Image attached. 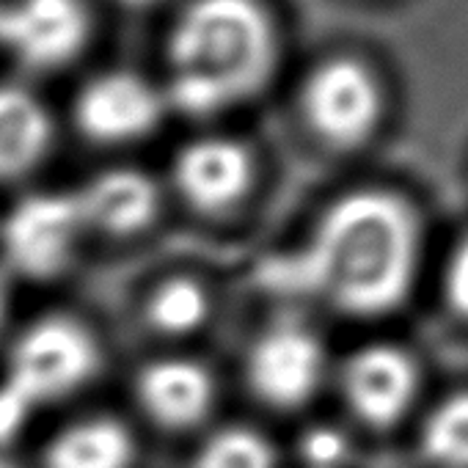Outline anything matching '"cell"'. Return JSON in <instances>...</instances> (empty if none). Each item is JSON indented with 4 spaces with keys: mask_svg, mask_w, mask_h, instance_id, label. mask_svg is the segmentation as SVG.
Here are the masks:
<instances>
[{
    "mask_svg": "<svg viewBox=\"0 0 468 468\" xmlns=\"http://www.w3.org/2000/svg\"><path fill=\"white\" fill-rule=\"evenodd\" d=\"M209 301L198 282L187 276H176L157 287L149 301V320L160 334L182 336L196 331L207 317Z\"/></svg>",
    "mask_w": 468,
    "mask_h": 468,
    "instance_id": "obj_16",
    "label": "cell"
},
{
    "mask_svg": "<svg viewBox=\"0 0 468 468\" xmlns=\"http://www.w3.org/2000/svg\"><path fill=\"white\" fill-rule=\"evenodd\" d=\"M138 399L157 424L171 430L193 427L212 405V378L196 361H154L138 378Z\"/></svg>",
    "mask_w": 468,
    "mask_h": 468,
    "instance_id": "obj_12",
    "label": "cell"
},
{
    "mask_svg": "<svg viewBox=\"0 0 468 468\" xmlns=\"http://www.w3.org/2000/svg\"><path fill=\"white\" fill-rule=\"evenodd\" d=\"M193 468H276V454L257 430L226 427L198 449Z\"/></svg>",
    "mask_w": 468,
    "mask_h": 468,
    "instance_id": "obj_17",
    "label": "cell"
},
{
    "mask_svg": "<svg viewBox=\"0 0 468 468\" xmlns=\"http://www.w3.org/2000/svg\"><path fill=\"white\" fill-rule=\"evenodd\" d=\"M421 262L416 207L388 187H358L336 198L309 240L260 268V282L328 309L369 320L397 312L413 292Z\"/></svg>",
    "mask_w": 468,
    "mask_h": 468,
    "instance_id": "obj_1",
    "label": "cell"
},
{
    "mask_svg": "<svg viewBox=\"0 0 468 468\" xmlns=\"http://www.w3.org/2000/svg\"><path fill=\"white\" fill-rule=\"evenodd\" d=\"M303 454L314 468H331L345 457V441L334 430H312L303 441Z\"/></svg>",
    "mask_w": 468,
    "mask_h": 468,
    "instance_id": "obj_19",
    "label": "cell"
},
{
    "mask_svg": "<svg viewBox=\"0 0 468 468\" xmlns=\"http://www.w3.org/2000/svg\"><path fill=\"white\" fill-rule=\"evenodd\" d=\"M116 4H122L127 9H146V6L157 4V0H116Z\"/></svg>",
    "mask_w": 468,
    "mask_h": 468,
    "instance_id": "obj_21",
    "label": "cell"
},
{
    "mask_svg": "<svg viewBox=\"0 0 468 468\" xmlns=\"http://www.w3.org/2000/svg\"><path fill=\"white\" fill-rule=\"evenodd\" d=\"M254 179L251 152L231 138H201L185 144L174 163V182L196 209L218 212L238 204Z\"/></svg>",
    "mask_w": 468,
    "mask_h": 468,
    "instance_id": "obj_10",
    "label": "cell"
},
{
    "mask_svg": "<svg viewBox=\"0 0 468 468\" xmlns=\"http://www.w3.org/2000/svg\"><path fill=\"white\" fill-rule=\"evenodd\" d=\"M6 309H9V287L0 276V328H4V320H6Z\"/></svg>",
    "mask_w": 468,
    "mask_h": 468,
    "instance_id": "obj_20",
    "label": "cell"
},
{
    "mask_svg": "<svg viewBox=\"0 0 468 468\" xmlns=\"http://www.w3.org/2000/svg\"><path fill=\"white\" fill-rule=\"evenodd\" d=\"M83 226L75 193H37L6 218L0 240L9 265L28 279H53L67 271Z\"/></svg>",
    "mask_w": 468,
    "mask_h": 468,
    "instance_id": "obj_7",
    "label": "cell"
},
{
    "mask_svg": "<svg viewBox=\"0 0 468 468\" xmlns=\"http://www.w3.org/2000/svg\"><path fill=\"white\" fill-rule=\"evenodd\" d=\"M165 105L212 116L265 91L279 67V31L262 0H190L171 26Z\"/></svg>",
    "mask_w": 468,
    "mask_h": 468,
    "instance_id": "obj_2",
    "label": "cell"
},
{
    "mask_svg": "<svg viewBox=\"0 0 468 468\" xmlns=\"http://www.w3.org/2000/svg\"><path fill=\"white\" fill-rule=\"evenodd\" d=\"M50 144L53 119L42 100L20 86H0V182L39 165Z\"/></svg>",
    "mask_w": 468,
    "mask_h": 468,
    "instance_id": "obj_13",
    "label": "cell"
},
{
    "mask_svg": "<svg viewBox=\"0 0 468 468\" xmlns=\"http://www.w3.org/2000/svg\"><path fill=\"white\" fill-rule=\"evenodd\" d=\"M83 226H100L111 234L146 229L160 207L157 185L135 168H111L75 193Z\"/></svg>",
    "mask_w": 468,
    "mask_h": 468,
    "instance_id": "obj_11",
    "label": "cell"
},
{
    "mask_svg": "<svg viewBox=\"0 0 468 468\" xmlns=\"http://www.w3.org/2000/svg\"><path fill=\"white\" fill-rule=\"evenodd\" d=\"M383 113V83L375 69L356 56H331L303 80L301 116L325 149H361L375 138Z\"/></svg>",
    "mask_w": 468,
    "mask_h": 468,
    "instance_id": "obj_4",
    "label": "cell"
},
{
    "mask_svg": "<svg viewBox=\"0 0 468 468\" xmlns=\"http://www.w3.org/2000/svg\"><path fill=\"white\" fill-rule=\"evenodd\" d=\"M135 441L108 416H94L61 430L45 449V468H130Z\"/></svg>",
    "mask_w": 468,
    "mask_h": 468,
    "instance_id": "obj_14",
    "label": "cell"
},
{
    "mask_svg": "<svg viewBox=\"0 0 468 468\" xmlns=\"http://www.w3.org/2000/svg\"><path fill=\"white\" fill-rule=\"evenodd\" d=\"M100 364L94 336L69 317H45L17 342L9 375L0 383V441L6 446L28 413L83 386Z\"/></svg>",
    "mask_w": 468,
    "mask_h": 468,
    "instance_id": "obj_3",
    "label": "cell"
},
{
    "mask_svg": "<svg viewBox=\"0 0 468 468\" xmlns=\"http://www.w3.org/2000/svg\"><path fill=\"white\" fill-rule=\"evenodd\" d=\"M325 378L323 342L303 325H279L257 339L249 356V383L273 408L306 405Z\"/></svg>",
    "mask_w": 468,
    "mask_h": 468,
    "instance_id": "obj_9",
    "label": "cell"
},
{
    "mask_svg": "<svg viewBox=\"0 0 468 468\" xmlns=\"http://www.w3.org/2000/svg\"><path fill=\"white\" fill-rule=\"evenodd\" d=\"M419 452L432 468H468V388L443 397L424 416Z\"/></svg>",
    "mask_w": 468,
    "mask_h": 468,
    "instance_id": "obj_15",
    "label": "cell"
},
{
    "mask_svg": "<svg viewBox=\"0 0 468 468\" xmlns=\"http://www.w3.org/2000/svg\"><path fill=\"white\" fill-rule=\"evenodd\" d=\"M443 303L460 320L468 323V234L457 240L443 268Z\"/></svg>",
    "mask_w": 468,
    "mask_h": 468,
    "instance_id": "obj_18",
    "label": "cell"
},
{
    "mask_svg": "<svg viewBox=\"0 0 468 468\" xmlns=\"http://www.w3.org/2000/svg\"><path fill=\"white\" fill-rule=\"evenodd\" d=\"M91 37L83 0H9L0 4V48L34 72L72 64Z\"/></svg>",
    "mask_w": 468,
    "mask_h": 468,
    "instance_id": "obj_5",
    "label": "cell"
},
{
    "mask_svg": "<svg viewBox=\"0 0 468 468\" xmlns=\"http://www.w3.org/2000/svg\"><path fill=\"white\" fill-rule=\"evenodd\" d=\"M0 468H15L12 460H9V446L0 441Z\"/></svg>",
    "mask_w": 468,
    "mask_h": 468,
    "instance_id": "obj_22",
    "label": "cell"
},
{
    "mask_svg": "<svg viewBox=\"0 0 468 468\" xmlns=\"http://www.w3.org/2000/svg\"><path fill=\"white\" fill-rule=\"evenodd\" d=\"M163 111L165 94L127 69L94 75L75 97V124L97 144L138 141L160 124Z\"/></svg>",
    "mask_w": 468,
    "mask_h": 468,
    "instance_id": "obj_8",
    "label": "cell"
},
{
    "mask_svg": "<svg viewBox=\"0 0 468 468\" xmlns=\"http://www.w3.org/2000/svg\"><path fill=\"white\" fill-rule=\"evenodd\" d=\"M419 391V361L394 342L364 345L342 367V397L350 413L375 432L402 424L410 416Z\"/></svg>",
    "mask_w": 468,
    "mask_h": 468,
    "instance_id": "obj_6",
    "label": "cell"
}]
</instances>
